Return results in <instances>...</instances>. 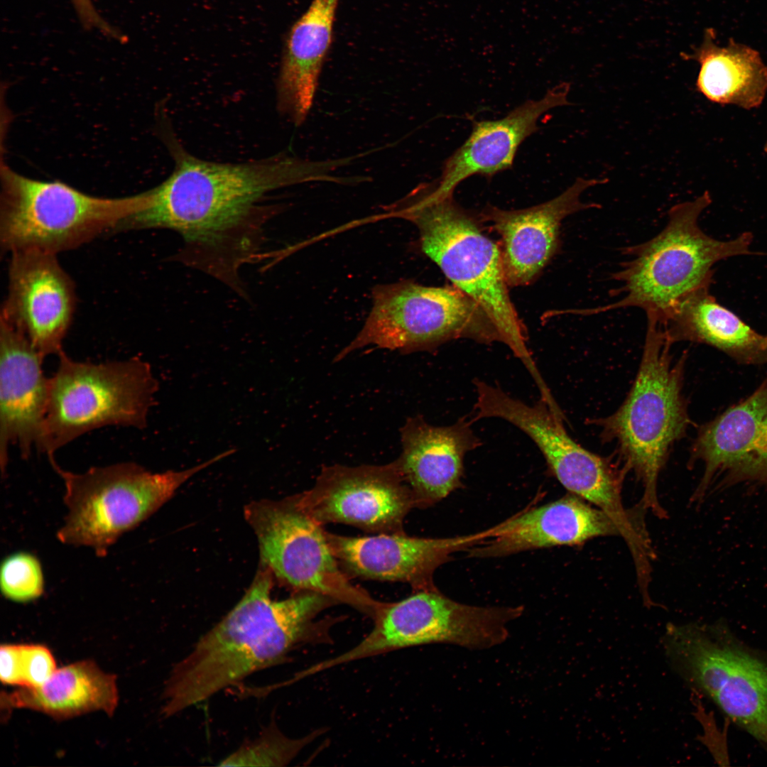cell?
<instances>
[{"label":"cell","mask_w":767,"mask_h":767,"mask_svg":"<svg viewBox=\"0 0 767 767\" xmlns=\"http://www.w3.org/2000/svg\"><path fill=\"white\" fill-rule=\"evenodd\" d=\"M163 136L174 169L146 192L143 208L118 231L175 232L183 240L177 261L244 295L241 268L261 261L265 226L280 210L269 203L270 193L299 183L334 182L336 161H312L286 153L241 163L208 161L187 152L169 126H163Z\"/></svg>","instance_id":"cell-1"},{"label":"cell","mask_w":767,"mask_h":767,"mask_svg":"<svg viewBox=\"0 0 767 767\" xmlns=\"http://www.w3.org/2000/svg\"><path fill=\"white\" fill-rule=\"evenodd\" d=\"M271 571L262 565L249 589L172 669L163 692L179 713L258 671L284 663L303 644L330 643L334 619L316 621L338 604L312 591L271 598Z\"/></svg>","instance_id":"cell-2"},{"label":"cell","mask_w":767,"mask_h":767,"mask_svg":"<svg viewBox=\"0 0 767 767\" xmlns=\"http://www.w3.org/2000/svg\"><path fill=\"white\" fill-rule=\"evenodd\" d=\"M391 215L415 225L422 251L453 285L477 302L501 337L531 376L539 370L527 345L526 330L508 293L498 244L482 228L481 219L451 196L433 193L421 183L387 207Z\"/></svg>","instance_id":"cell-3"},{"label":"cell","mask_w":767,"mask_h":767,"mask_svg":"<svg viewBox=\"0 0 767 767\" xmlns=\"http://www.w3.org/2000/svg\"><path fill=\"white\" fill-rule=\"evenodd\" d=\"M711 202L706 191L694 200L673 206L668 223L659 234L625 248L624 252L630 259L612 275L620 284L613 295L621 298L602 307L569 310L570 313L586 316L636 307L663 322L687 295L711 284L712 266L717 262L751 254V233L720 241L701 229L699 217Z\"/></svg>","instance_id":"cell-4"},{"label":"cell","mask_w":767,"mask_h":767,"mask_svg":"<svg viewBox=\"0 0 767 767\" xmlns=\"http://www.w3.org/2000/svg\"><path fill=\"white\" fill-rule=\"evenodd\" d=\"M647 320L641 361L631 391L617 410L595 423L602 438L615 443L624 471L634 472L642 482V506L665 517L657 495L659 474L670 447L690 423L682 391L685 357L675 360L673 343L661 323L652 315Z\"/></svg>","instance_id":"cell-5"},{"label":"cell","mask_w":767,"mask_h":767,"mask_svg":"<svg viewBox=\"0 0 767 767\" xmlns=\"http://www.w3.org/2000/svg\"><path fill=\"white\" fill-rule=\"evenodd\" d=\"M228 456L224 451L189 469L153 473L134 462L93 467L83 473L62 469L48 459L63 481L67 513L57 538L92 548L99 557L169 500L191 477Z\"/></svg>","instance_id":"cell-6"},{"label":"cell","mask_w":767,"mask_h":767,"mask_svg":"<svg viewBox=\"0 0 767 767\" xmlns=\"http://www.w3.org/2000/svg\"><path fill=\"white\" fill-rule=\"evenodd\" d=\"M0 242L2 250L56 254L108 231H117L145 205L146 192L104 198L60 181L31 179L1 165Z\"/></svg>","instance_id":"cell-7"},{"label":"cell","mask_w":767,"mask_h":767,"mask_svg":"<svg viewBox=\"0 0 767 767\" xmlns=\"http://www.w3.org/2000/svg\"><path fill=\"white\" fill-rule=\"evenodd\" d=\"M50 379L49 399L37 449L48 459L82 435L107 425L143 429L154 404L158 382L138 357L92 363L64 351Z\"/></svg>","instance_id":"cell-8"},{"label":"cell","mask_w":767,"mask_h":767,"mask_svg":"<svg viewBox=\"0 0 767 767\" xmlns=\"http://www.w3.org/2000/svg\"><path fill=\"white\" fill-rule=\"evenodd\" d=\"M671 669L767 750V658L721 621L666 626Z\"/></svg>","instance_id":"cell-9"},{"label":"cell","mask_w":767,"mask_h":767,"mask_svg":"<svg viewBox=\"0 0 767 767\" xmlns=\"http://www.w3.org/2000/svg\"><path fill=\"white\" fill-rule=\"evenodd\" d=\"M372 298L363 327L335 361L366 346L409 354L432 351L459 338L501 342L484 310L455 286H425L406 280L376 286Z\"/></svg>","instance_id":"cell-10"},{"label":"cell","mask_w":767,"mask_h":767,"mask_svg":"<svg viewBox=\"0 0 767 767\" xmlns=\"http://www.w3.org/2000/svg\"><path fill=\"white\" fill-rule=\"evenodd\" d=\"M244 515L257 537L263 565L284 583L350 605L372 619L384 605L347 580L325 531L299 508L294 496L251 503Z\"/></svg>","instance_id":"cell-11"},{"label":"cell","mask_w":767,"mask_h":767,"mask_svg":"<svg viewBox=\"0 0 767 767\" xmlns=\"http://www.w3.org/2000/svg\"><path fill=\"white\" fill-rule=\"evenodd\" d=\"M514 619L509 607L477 606L455 602L437 590L417 592L396 603H385L374 618L371 631L347 651L325 660L330 668L401 648L447 643L471 649L488 648L508 637Z\"/></svg>","instance_id":"cell-12"},{"label":"cell","mask_w":767,"mask_h":767,"mask_svg":"<svg viewBox=\"0 0 767 767\" xmlns=\"http://www.w3.org/2000/svg\"><path fill=\"white\" fill-rule=\"evenodd\" d=\"M474 384V421L498 418L511 423L534 442L551 473L570 494L611 515L623 511V470L574 441L564 428L563 417L541 401L527 405L484 381L477 379Z\"/></svg>","instance_id":"cell-13"},{"label":"cell","mask_w":767,"mask_h":767,"mask_svg":"<svg viewBox=\"0 0 767 767\" xmlns=\"http://www.w3.org/2000/svg\"><path fill=\"white\" fill-rule=\"evenodd\" d=\"M320 524L340 523L377 533H403V520L417 507L396 461L384 465L324 467L311 489L293 495Z\"/></svg>","instance_id":"cell-14"},{"label":"cell","mask_w":767,"mask_h":767,"mask_svg":"<svg viewBox=\"0 0 767 767\" xmlns=\"http://www.w3.org/2000/svg\"><path fill=\"white\" fill-rule=\"evenodd\" d=\"M705 466L692 501H703L710 488L742 482L767 488V379L749 397L700 427L691 461Z\"/></svg>","instance_id":"cell-15"},{"label":"cell","mask_w":767,"mask_h":767,"mask_svg":"<svg viewBox=\"0 0 767 767\" xmlns=\"http://www.w3.org/2000/svg\"><path fill=\"white\" fill-rule=\"evenodd\" d=\"M11 254L1 318L21 331L43 358L58 355L74 314V283L56 254L34 249Z\"/></svg>","instance_id":"cell-16"},{"label":"cell","mask_w":767,"mask_h":767,"mask_svg":"<svg viewBox=\"0 0 767 767\" xmlns=\"http://www.w3.org/2000/svg\"><path fill=\"white\" fill-rule=\"evenodd\" d=\"M604 179L577 178L553 199L521 210H502L486 206L479 214L498 233L503 269L508 286L531 283L556 254L560 228L567 216L581 210L597 208V203L581 201L590 187L607 183Z\"/></svg>","instance_id":"cell-17"},{"label":"cell","mask_w":767,"mask_h":767,"mask_svg":"<svg viewBox=\"0 0 767 767\" xmlns=\"http://www.w3.org/2000/svg\"><path fill=\"white\" fill-rule=\"evenodd\" d=\"M331 550L340 567L352 575L402 582L415 591L437 590L433 576L455 552L469 550L484 540L482 531L442 538L410 537L403 533H379L349 537L325 531Z\"/></svg>","instance_id":"cell-18"},{"label":"cell","mask_w":767,"mask_h":767,"mask_svg":"<svg viewBox=\"0 0 767 767\" xmlns=\"http://www.w3.org/2000/svg\"><path fill=\"white\" fill-rule=\"evenodd\" d=\"M42 355L7 321L0 325V464L6 471L10 444L23 458L40 439L47 410L50 379Z\"/></svg>","instance_id":"cell-19"},{"label":"cell","mask_w":767,"mask_h":767,"mask_svg":"<svg viewBox=\"0 0 767 767\" xmlns=\"http://www.w3.org/2000/svg\"><path fill=\"white\" fill-rule=\"evenodd\" d=\"M484 531L485 540L468 550L474 557H501L531 549L576 545L602 536L624 537L611 516L570 494L512 516Z\"/></svg>","instance_id":"cell-20"},{"label":"cell","mask_w":767,"mask_h":767,"mask_svg":"<svg viewBox=\"0 0 767 767\" xmlns=\"http://www.w3.org/2000/svg\"><path fill=\"white\" fill-rule=\"evenodd\" d=\"M569 89L567 83H562L503 118L474 122L468 138L445 161L440 177L430 183L433 192L439 196L453 195L457 186L471 176L491 178L510 169L520 145L538 129V119L550 109L569 104Z\"/></svg>","instance_id":"cell-21"},{"label":"cell","mask_w":767,"mask_h":767,"mask_svg":"<svg viewBox=\"0 0 767 767\" xmlns=\"http://www.w3.org/2000/svg\"><path fill=\"white\" fill-rule=\"evenodd\" d=\"M472 423L464 418L435 426L417 415L401 428L402 452L396 461L418 507L430 506L460 486L465 455L481 445Z\"/></svg>","instance_id":"cell-22"},{"label":"cell","mask_w":767,"mask_h":767,"mask_svg":"<svg viewBox=\"0 0 767 767\" xmlns=\"http://www.w3.org/2000/svg\"><path fill=\"white\" fill-rule=\"evenodd\" d=\"M339 0H312L285 37L276 82L278 111L301 125L312 108L333 40Z\"/></svg>","instance_id":"cell-23"},{"label":"cell","mask_w":767,"mask_h":767,"mask_svg":"<svg viewBox=\"0 0 767 767\" xmlns=\"http://www.w3.org/2000/svg\"><path fill=\"white\" fill-rule=\"evenodd\" d=\"M711 284L687 295L661 323L673 344L679 341L713 347L739 364H767V334L758 333L710 293Z\"/></svg>","instance_id":"cell-24"},{"label":"cell","mask_w":767,"mask_h":767,"mask_svg":"<svg viewBox=\"0 0 767 767\" xmlns=\"http://www.w3.org/2000/svg\"><path fill=\"white\" fill-rule=\"evenodd\" d=\"M118 700L115 675L86 660L57 668L38 687L1 692L0 705L6 712L28 709L61 720L94 711L112 716Z\"/></svg>","instance_id":"cell-25"},{"label":"cell","mask_w":767,"mask_h":767,"mask_svg":"<svg viewBox=\"0 0 767 767\" xmlns=\"http://www.w3.org/2000/svg\"><path fill=\"white\" fill-rule=\"evenodd\" d=\"M712 29L692 54L682 58L700 64L697 88L709 101L734 104L746 109L758 107L767 92V67L751 48L730 40L720 48L714 42Z\"/></svg>","instance_id":"cell-26"},{"label":"cell","mask_w":767,"mask_h":767,"mask_svg":"<svg viewBox=\"0 0 767 767\" xmlns=\"http://www.w3.org/2000/svg\"><path fill=\"white\" fill-rule=\"evenodd\" d=\"M320 733L318 730L304 737L293 739L283 734L272 722L256 739L241 745L222 759L219 766H283Z\"/></svg>","instance_id":"cell-27"},{"label":"cell","mask_w":767,"mask_h":767,"mask_svg":"<svg viewBox=\"0 0 767 767\" xmlns=\"http://www.w3.org/2000/svg\"><path fill=\"white\" fill-rule=\"evenodd\" d=\"M57 670L51 651L40 644H4L0 648L1 682L18 687H36Z\"/></svg>","instance_id":"cell-28"},{"label":"cell","mask_w":767,"mask_h":767,"mask_svg":"<svg viewBox=\"0 0 767 767\" xmlns=\"http://www.w3.org/2000/svg\"><path fill=\"white\" fill-rule=\"evenodd\" d=\"M0 589L6 599L14 602H30L40 597L45 578L39 559L26 551L6 556L0 566Z\"/></svg>","instance_id":"cell-29"},{"label":"cell","mask_w":767,"mask_h":767,"mask_svg":"<svg viewBox=\"0 0 767 767\" xmlns=\"http://www.w3.org/2000/svg\"><path fill=\"white\" fill-rule=\"evenodd\" d=\"M70 1L84 27L89 29H97L108 37L118 40L121 39V35L99 15L92 0Z\"/></svg>","instance_id":"cell-30"},{"label":"cell","mask_w":767,"mask_h":767,"mask_svg":"<svg viewBox=\"0 0 767 767\" xmlns=\"http://www.w3.org/2000/svg\"><path fill=\"white\" fill-rule=\"evenodd\" d=\"M765 151H766V152L767 153V141H766V146H765Z\"/></svg>","instance_id":"cell-31"}]
</instances>
